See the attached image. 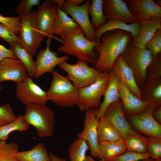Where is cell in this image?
<instances>
[{
  "label": "cell",
  "instance_id": "6da1fadb",
  "mask_svg": "<svg viewBox=\"0 0 161 161\" xmlns=\"http://www.w3.org/2000/svg\"><path fill=\"white\" fill-rule=\"evenodd\" d=\"M131 37L129 32L120 30L108 31L102 34L100 44L94 49L97 55L95 67L101 73H108L116 60L130 42Z\"/></svg>",
  "mask_w": 161,
  "mask_h": 161
},
{
  "label": "cell",
  "instance_id": "7a4b0ae2",
  "mask_svg": "<svg viewBox=\"0 0 161 161\" xmlns=\"http://www.w3.org/2000/svg\"><path fill=\"white\" fill-rule=\"evenodd\" d=\"M59 41L62 45L58 48L59 52L94 65L96 63L97 55L94 49L98 44L87 38L81 29L60 37Z\"/></svg>",
  "mask_w": 161,
  "mask_h": 161
},
{
  "label": "cell",
  "instance_id": "3957f363",
  "mask_svg": "<svg viewBox=\"0 0 161 161\" xmlns=\"http://www.w3.org/2000/svg\"><path fill=\"white\" fill-rule=\"evenodd\" d=\"M52 73L53 78L47 91L49 100L61 107H69L77 105L78 89L67 77L63 76L55 69Z\"/></svg>",
  "mask_w": 161,
  "mask_h": 161
},
{
  "label": "cell",
  "instance_id": "277c9868",
  "mask_svg": "<svg viewBox=\"0 0 161 161\" xmlns=\"http://www.w3.org/2000/svg\"><path fill=\"white\" fill-rule=\"evenodd\" d=\"M23 118L27 124L36 129L39 137H50L52 136L55 114L49 107L45 105L27 104L26 112Z\"/></svg>",
  "mask_w": 161,
  "mask_h": 161
},
{
  "label": "cell",
  "instance_id": "5b68a950",
  "mask_svg": "<svg viewBox=\"0 0 161 161\" xmlns=\"http://www.w3.org/2000/svg\"><path fill=\"white\" fill-rule=\"evenodd\" d=\"M120 55L132 70L140 88L145 81L148 68L153 60L151 52L135 47L130 42Z\"/></svg>",
  "mask_w": 161,
  "mask_h": 161
},
{
  "label": "cell",
  "instance_id": "8992f818",
  "mask_svg": "<svg viewBox=\"0 0 161 161\" xmlns=\"http://www.w3.org/2000/svg\"><path fill=\"white\" fill-rule=\"evenodd\" d=\"M36 11L21 16L18 36L19 43L33 56L36 53L43 37L40 33L36 20Z\"/></svg>",
  "mask_w": 161,
  "mask_h": 161
},
{
  "label": "cell",
  "instance_id": "52a82bcc",
  "mask_svg": "<svg viewBox=\"0 0 161 161\" xmlns=\"http://www.w3.org/2000/svg\"><path fill=\"white\" fill-rule=\"evenodd\" d=\"M87 63L83 61L78 60L75 64H70L65 61L58 66L67 73L68 79L79 89L94 83L103 74L94 65L90 66Z\"/></svg>",
  "mask_w": 161,
  "mask_h": 161
},
{
  "label": "cell",
  "instance_id": "ba28073f",
  "mask_svg": "<svg viewBox=\"0 0 161 161\" xmlns=\"http://www.w3.org/2000/svg\"><path fill=\"white\" fill-rule=\"evenodd\" d=\"M109 79L108 73L103 75L95 82L78 89L77 106L81 111L90 108L97 109L101 105V98L106 88Z\"/></svg>",
  "mask_w": 161,
  "mask_h": 161
},
{
  "label": "cell",
  "instance_id": "9c48e42d",
  "mask_svg": "<svg viewBox=\"0 0 161 161\" xmlns=\"http://www.w3.org/2000/svg\"><path fill=\"white\" fill-rule=\"evenodd\" d=\"M103 118L107 120L113 125L124 140L129 135L148 139V137L137 132L131 126L126 118L120 99L108 107Z\"/></svg>",
  "mask_w": 161,
  "mask_h": 161
},
{
  "label": "cell",
  "instance_id": "30bf717a",
  "mask_svg": "<svg viewBox=\"0 0 161 161\" xmlns=\"http://www.w3.org/2000/svg\"><path fill=\"white\" fill-rule=\"evenodd\" d=\"M91 2V0H87L82 5L78 6L64 0L59 7L72 17L79 26L87 38L97 43L96 32L92 27L89 17L88 9Z\"/></svg>",
  "mask_w": 161,
  "mask_h": 161
},
{
  "label": "cell",
  "instance_id": "8fae6325",
  "mask_svg": "<svg viewBox=\"0 0 161 161\" xmlns=\"http://www.w3.org/2000/svg\"><path fill=\"white\" fill-rule=\"evenodd\" d=\"M156 106L151 104L143 112L136 115H127L135 131L148 137L161 138V125L153 118L152 112Z\"/></svg>",
  "mask_w": 161,
  "mask_h": 161
},
{
  "label": "cell",
  "instance_id": "7c38bea8",
  "mask_svg": "<svg viewBox=\"0 0 161 161\" xmlns=\"http://www.w3.org/2000/svg\"><path fill=\"white\" fill-rule=\"evenodd\" d=\"M16 83V97L22 103L45 105L49 100L47 91L35 84L31 78L27 76Z\"/></svg>",
  "mask_w": 161,
  "mask_h": 161
},
{
  "label": "cell",
  "instance_id": "4fadbf2b",
  "mask_svg": "<svg viewBox=\"0 0 161 161\" xmlns=\"http://www.w3.org/2000/svg\"><path fill=\"white\" fill-rule=\"evenodd\" d=\"M97 109L90 108L85 111L84 128L78 134V137L84 139L87 142L89 145L92 157L100 158L97 133V126L99 120L97 117Z\"/></svg>",
  "mask_w": 161,
  "mask_h": 161
},
{
  "label": "cell",
  "instance_id": "5bb4252c",
  "mask_svg": "<svg viewBox=\"0 0 161 161\" xmlns=\"http://www.w3.org/2000/svg\"><path fill=\"white\" fill-rule=\"evenodd\" d=\"M52 38H47L46 47L40 50L36 57V68L34 77L37 78L44 73H52L55 67L61 63L67 61L69 58L67 55L58 57L57 53L50 50V46Z\"/></svg>",
  "mask_w": 161,
  "mask_h": 161
},
{
  "label": "cell",
  "instance_id": "9a60e30c",
  "mask_svg": "<svg viewBox=\"0 0 161 161\" xmlns=\"http://www.w3.org/2000/svg\"><path fill=\"white\" fill-rule=\"evenodd\" d=\"M36 11L38 27L43 38L51 37L58 40L52 33L57 14V6L51 0H46L42 2Z\"/></svg>",
  "mask_w": 161,
  "mask_h": 161
},
{
  "label": "cell",
  "instance_id": "2e32d148",
  "mask_svg": "<svg viewBox=\"0 0 161 161\" xmlns=\"http://www.w3.org/2000/svg\"><path fill=\"white\" fill-rule=\"evenodd\" d=\"M118 89L120 99L124 112L127 115L141 114L152 104L139 98L132 93L125 83L119 80Z\"/></svg>",
  "mask_w": 161,
  "mask_h": 161
},
{
  "label": "cell",
  "instance_id": "e0dca14e",
  "mask_svg": "<svg viewBox=\"0 0 161 161\" xmlns=\"http://www.w3.org/2000/svg\"><path fill=\"white\" fill-rule=\"evenodd\" d=\"M125 2L132 15L139 21L161 18V7L152 0H128Z\"/></svg>",
  "mask_w": 161,
  "mask_h": 161
},
{
  "label": "cell",
  "instance_id": "ac0fdd59",
  "mask_svg": "<svg viewBox=\"0 0 161 161\" xmlns=\"http://www.w3.org/2000/svg\"><path fill=\"white\" fill-rule=\"evenodd\" d=\"M103 10L107 20L121 21L127 24L138 21L131 13L127 3L123 0H103Z\"/></svg>",
  "mask_w": 161,
  "mask_h": 161
},
{
  "label": "cell",
  "instance_id": "d6986e66",
  "mask_svg": "<svg viewBox=\"0 0 161 161\" xmlns=\"http://www.w3.org/2000/svg\"><path fill=\"white\" fill-rule=\"evenodd\" d=\"M27 76L26 67L18 59L7 58L0 62V83L7 80L17 83Z\"/></svg>",
  "mask_w": 161,
  "mask_h": 161
},
{
  "label": "cell",
  "instance_id": "ffe728a7",
  "mask_svg": "<svg viewBox=\"0 0 161 161\" xmlns=\"http://www.w3.org/2000/svg\"><path fill=\"white\" fill-rule=\"evenodd\" d=\"M111 70L119 81L125 83L134 95L143 100L141 89L137 83L133 73L120 55L114 62Z\"/></svg>",
  "mask_w": 161,
  "mask_h": 161
},
{
  "label": "cell",
  "instance_id": "44dd1931",
  "mask_svg": "<svg viewBox=\"0 0 161 161\" xmlns=\"http://www.w3.org/2000/svg\"><path fill=\"white\" fill-rule=\"evenodd\" d=\"M137 35L131 37L130 42L137 47L144 49L157 31L161 28V18L141 21Z\"/></svg>",
  "mask_w": 161,
  "mask_h": 161
},
{
  "label": "cell",
  "instance_id": "7402d4cb",
  "mask_svg": "<svg viewBox=\"0 0 161 161\" xmlns=\"http://www.w3.org/2000/svg\"><path fill=\"white\" fill-rule=\"evenodd\" d=\"M108 74L107 85L103 94L104 99L97 110L96 115L99 120L103 117L108 107L112 103L120 99L118 89V79L111 70Z\"/></svg>",
  "mask_w": 161,
  "mask_h": 161
},
{
  "label": "cell",
  "instance_id": "603a6c76",
  "mask_svg": "<svg viewBox=\"0 0 161 161\" xmlns=\"http://www.w3.org/2000/svg\"><path fill=\"white\" fill-rule=\"evenodd\" d=\"M80 29L76 22L57 6V14L52 31L53 35H56L61 37Z\"/></svg>",
  "mask_w": 161,
  "mask_h": 161
},
{
  "label": "cell",
  "instance_id": "cb8c5ba5",
  "mask_svg": "<svg viewBox=\"0 0 161 161\" xmlns=\"http://www.w3.org/2000/svg\"><path fill=\"white\" fill-rule=\"evenodd\" d=\"M140 22L127 24L122 21L114 20H108L106 23L99 29L96 31L97 43L100 44L101 36L105 32L114 30H123L130 33L132 37L136 36L139 30Z\"/></svg>",
  "mask_w": 161,
  "mask_h": 161
},
{
  "label": "cell",
  "instance_id": "d4e9b609",
  "mask_svg": "<svg viewBox=\"0 0 161 161\" xmlns=\"http://www.w3.org/2000/svg\"><path fill=\"white\" fill-rule=\"evenodd\" d=\"M141 90L143 100L154 104L161 106V80H146Z\"/></svg>",
  "mask_w": 161,
  "mask_h": 161
},
{
  "label": "cell",
  "instance_id": "484cf974",
  "mask_svg": "<svg viewBox=\"0 0 161 161\" xmlns=\"http://www.w3.org/2000/svg\"><path fill=\"white\" fill-rule=\"evenodd\" d=\"M10 48L17 58L19 59L25 67L27 76L31 78L34 77L36 65L35 61L33 59L32 56L19 42H15L10 45Z\"/></svg>",
  "mask_w": 161,
  "mask_h": 161
},
{
  "label": "cell",
  "instance_id": "4316f807",
  "mask_svg": "<svg viewBox=\"0 0 161 161\" xmlns=\"http://www.w3.org/2000/svg\"><path fill=\"white\" fill-rule=\"evenodd\" d=\"M97 133L99 143L104 142H113L123 139L119 132L113 125L107 120L103 118L99 120Z\"/></svg>",
  "mask_w": 161,
  "mask_h": 161
},
{
  "label": "cell",
  "instance_id": "83f0119b",
  "mask_svg": "<svg viewBox=\"0 0 161 161\" xmlns=\"http://www.w3.org/2000/svg\"><path fill=\"white\" fill-rule=\"evenodd\" d=\"M16 156L19 161H51L49 154L42 143H38L29 150L18 151Z\"/></svg>",
  "mask_w": 161,
  "mask_h": 161
},
{
  "label": "cell",
  "instance_id": "f1b7e54d",
  "mask_svg": "<svg viewBox=\"0 0 161 161\" xmlns=\"http://www.w3.org/2000/svg\"><path fill=\"white\" fill-rule=\"evenodd\" d=\"M126 151L125 142L123 139L113 142H104L99 143L100 159L114 157Z\"/></svg>",
  "mask_w": 161,
  "mask_h": 161
},
{
  "label": "cell",
  "instance_id": "f546056e",
  "mask_svg": "<svg viewBox=\"0 0 161 161\" xmlns=\"http://www.w3.org/2000/svg\"><path fill=\"white\" fill-rule=\"evenodd\" d=\"M103 0H92L89 6L88 13L91 17V23L96 31L106 22L104 14Z\"/></svg>",
  "mask_w": 161,
  "mask_h": 161
},
{
  "label": "cell",
  "instance_id": "4dcf8cb0",
  "mask_svg": "<svg viewBox=\"0 0 161 161\" xmlns=\"http://www.w3.org/2000/svg\"><path fill=\"white\" fill-rule=\"evenodd\" d=\"M89 148V145L86 140L78 137L71 144L68 150L70 161H84Z\"/></svg>",
  "mask_w": 161,
  "mask_h": 161
},
{
  "label": "cell",
  "instance_id": "1f68e13d",
  "mask_svg": "<svg viewBox=\"0 0 161 161\" xmlns=\"http://www.w3.org/2000/svg\"><path fill=\"white\" fill-rule=\"evenodd\" d=\"M30 126L24 120L23 116L20 115L14 121L0 126V141H6L9 135L12 132L26 131L29 129Z\"/></svg>",
  "mask_w": 161,
  "mask_h": 161
},
{
  "label": "cell",
  "instance_id": "d6a6232c",
  "mask_svg": "<svg viewBox=\"0 0 161 161\" xmlns=\"http://www.w3.org/2000/svg\"><path fill=\"white\" fill-rule=\"evenodd\" d=\"M127 151L139 153L147 152V140L129 135L124 140Z\"/></svg>",
  "mask_w": 161,
  "mask_h": 161
},
{
  "label": "cell",
  "instance_id": "836d02e7",
  "mask_svg": "<svg viewBox=\"0 0 161 161\" xmlns=\"http://www.w3.org/2000/svg\"><path fill=\"white\" fill-rule=\"evenodd\" d=\"M18 146L14 143L0 141V161H19L16 157Z\"/></svg>",
  "mask_w": 161,
  "mask_h": 161
},
{
  "label": "cell",
  "instance_id": "e575fe53",
  "mask_svg": "<svg viewBox=\"0 0 161 161\" xmlns=\"http://www.w3.org/2000/svg\"><path fill=\"white\" fill-rule=\"evenodd\" d=\"M161 53L153 57L151 64L148 68L146 80L161 79Z\"/></svg>",
  "mask_w": 161,
  "mask_h": 161
},
{
  "label": "cell",
  "instance_id": "d590c367",
  "mask_svg": "<svg viewBox=\"0 0 161 161\" xmlns=\"http://www.w3.org/2000/svg\"><path fill=\"white\" fill-rule=\"evenodd\" d=\"M150 158L148 152L139 153L127 151L116 157L105 159V161H140Z\"/></svg>",
  "mask_w": 161,
  "mask_h": 161
},
{
  "label": "cell",
  "instance_id": "8d00e7d4",
  "mask_svg": "<svg viewBox=\"0 0 161 161\" xmlns=\"http://www.w3.org/2000/svg\"><path fill=\"white\" fill-rule=\"evenodd\" d=\"M147 152L154 160L161 158V138L148 137Z\"/></svg>",
  "mask_w": 161,
  "mask_h": 161
},
{
  "label": "cell",
  "instance_id": "74e56055",
  "mask_svg": "<svg viewBox=\"0 0 161 161\" xmlns=\"http://www.w3.org/2000/svg\"><path fill=\"white\" fill-rule=\"evenodd\" d=\"M18 117L9 103L0 106V126L14 121Z\"/></svg>",
  "mask_w": 161,
  "mask_h": 161
},
{
  "label": "cell",
  "instance_id": "f35d334b",
  "mask_svg": "<svg viewBox=\"0 0 161 161\" xmlns=\"http://www.w3.org/2000/svg\"><path fill=\"white\" fill-rule=\"evenodd\" d=\"M145 48L150 50L153 57L161 53V28L157 31Z\"/></svg>",
  "mask_w": 161,
  "mask_h": 161
},
{
  "label": "cell",
  "instance_id": "ab89813d",
  "mask_svg": "<svg viewBox=\"0 0 161 161\" xmlns=\"http://www.w3.org/2000/svg\"><path fill=\"white\" fill-rule=\"evenodd\" d=\"M40 2L39 0H22L16 7V14L18 16L28 14L32 12V7L35 6H39Z\"/></svg>",
  "mask_w": 161,
  "mask_h": 161
},
{
  "label": "cell",
  "instance_id": "60d3db41",
  "mask_svg": "<svg viewBox=\"0 0 161 161\" xmlns=\"http://www.w3.org/2000/svg\"><path fill=\"white\" fill-rule=\"evenodd\" d=\"M19 17H8L0 14V23L4 25L18 35L20 27Z\"/></svg>",
  "mask_w": 161,
  "mask_h": 161
},
{
  "label": "cell",
  "instance_id": "b9f144b4",
  "mask_svg": "<svg viewBox=\"0 0 161 161\" xmlns=\"http://www.w3.org/2000/svg\"><path fill=\"white\" fill-rule=\"evenodd\" d=\"M0 38H2L10 45L16 42H19L18 35L7 27L0 23Z\"/></svg>",
  "mask_w": 161,
  "mask_h": 161
},
{
  "label": "cell",
  "instance_id": "7bdbcfd3",
  "mask_svg": "<svg viewBox=\"0 0 161 161\" xmlns=\"http://www.w3.org/2000/svg\"><path fill=\"white\" fill-rule=\"evenodd\" d=\"M7 58H17L13 51L0 44V60Z\"/></svg>",
  "mask_w": 161,
  "mask_h": 161
},
{
  "label": "cell",
  "instance_id": "ee69618b",
  "mask_svg": "<svg viewBox=\"0 0 161 161\" xmlns=\"http://www.w3.org/2000/svg\"><path fill=\"white\" fill-rule=\"evenodd\" d=\"M154 119L160 124H161V106H156L152 112Z\"/></svg>",
  "mask_w": 161,
  "mask_h": 161
},
{
  "label": "cell",
  "instance_id": "f6af8a7d",
  "mask_svg": "<svg viewBox=\"0 0 161 161\" xmlns=\"http://www.w3.org/2000/svg\"><path fill=\"white\" fill-rule=\"evenodd\" d=\"M68 3L75 6H80L83 5L85 1L84 0H66Z\"/></svg>",
  "mask_w": 161,
  "mask_h": 161
},
{
  "label": "cell",
  "instance_id": "bcb514c9",
  "mask_svg": "<svg viewBox=\"0 0 161 161\" xmlns=\"http://www.w3.org/2000/svg\"><path fill=\"white\" fill-rule=\"evenodd\" d=\"M49 155L51 161H67L65 159L56 156L51 153H49Z\"/></svg>",
  "mask_w": 161,
  "mask_h": 161
},
{
  "label": "cell",
  "instance_id": "7dc6e473",
  "mask_svg": "<svg viewBox=\"0 0 161 161\" xmlns=\"http://www.w3.org/2000/svg\"><path fill=\"white\" fill-rule=\"evenodd\" d=\"M84 161H96L91 155H86Z\"/></svg>",
  "mask_w": 161,
  "mask_h": 161
},
{
  "label": "cell",
  "instance_id": "c3c4849f",
  "mask_svg": "<svg viewBox=\"0 0 161 161\" xmlns=\"http://www.w3.org/2000/svg\"><path fill=\"white\" fill-rule=\"evenodd\" d=\"M156 161L155 160H154L153 159H152L150 158L146 159L145 160H144L141 161Z\"/></svg>",
  "mask_w": 161,
  "mask_h": 161
},
{
  "label": "cell",
  "instance_id": "681fc988",
  "mask_svg": "<svg viewBox=\"0 0 161 161\" xmlns=\"http://www.w3.org/2000/svg\"><path fill=\"white\" fill-rule=\"evenodd\" d=\"M99 161H105V159L104 158L100 159Z\"/></svg>",
  "mask_w": 161,
  "mask_h": 161
},
{
  "label": "cell",
  "instance_id": "f907efd6",
  "mask_svg": "<svg viewBox=\"0 0 161 161\" xmlns=\"http://www.w3.org/2000/svg\"><path fill=\"white\" fill-rule=\"evenodd\" d=\"M155 160H156V161H161V159L160 158Z\"/></svg>",
  "mask_w": 161,
  "mask_h": 161
},
{
  "label": "cell",
  "instance_id": "816d5d0a",
  "mask_svg": "<svg viewBox=\"0 0 161 161\" xmlns=\"http://www.w3.org/2000/svg\"><path fill=\"white\" fill-rule=\"evenodd\" d=\"M1 89H2V86L0 83V91Z\"/></svg>",
  "mask_w": 161,
  "mask_h": 161
},
{
  "label": "cell",
  "instance_id": "f5cc1de1",
  "mask_svg": "<svg viewBox=\"0 0 161 161\" xmlns=\"http://www.w3.org/2000/svg\"><path fill=\"white\" fill-rule=\"evenodd\" d=\"M1 60H0V62H1Z\"/></svg>",
  "mask_w": 161,
  "mask_h": 161
}]
</instances>
